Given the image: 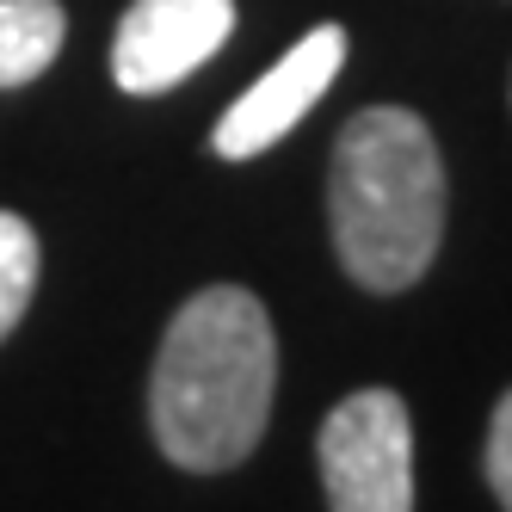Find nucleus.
<instances>
[{"label":"nucleus","mask_w":512,"mask_h":512,"mask_svg":"<svg viewBox=\"0 0 512 512\" xmlns=\"http://www.w3.org/2000/svg\"><path fill=\"white\" fill-rule=\"evenodd\" d=\"M62 7L56 0H0V87L38 81L62 50Z\"/></svg>","instance_id":"6"},{"label":"nucleus","mask_w":512,"mask_h":512,"mask_svg":"<svg viewBox=\"0 0 512 512\" xmlns=\"http://www.w3.org/2000/svg\"><path fill=\"white\" fill-rule=\"evenodd\" d=\"M31 290H38V235H31L25 216L0 210V340L31 309Z\"/></svg>","instance_id":"7"},{"label":"nucleus","mask_w":512,"mask_h":512,"mask_svg":"<svg viewBox=\"0 0 512 512\" xmlns=\"http://www.w3.org/2000/svg\"><path fill=\"white\" fill-rule=\"evenodd\" d=\"M235 0H130L112 38V81L136 99L167 93L229 44Z\"/></svg>","instance_id":"4"},{"label":"nucleus","mask_w":512,"mask_h":512,"mask_svg":"<svg viewBox=\"0 0 512 512\" xmlns=\"http://www.w3.org/2000/svg\"><path fill=\"white\" fill-rule=\"evenodd\" d=\"M340 62H346V31L340 25H315L297 50H290L284 62H272L266 75L223 112V124H216V136H210L216 155L223 161H253V155H266L272 142H284L315 112V99L334 87Z\"/></svg>","instance_id":"5"},{"label":"nucleus","mask_w":512,"mask_h":512,"mask_svg":"<svg viewBox=\"0 0 512 512\" xmlns=\"http://www.w3.org/2000/svg\"><path fill=\"white\" fill-rule=\"evenodd\" d=\"M315 457L334 512H414V426L395 389L346 395L327 414Z\"/></svg>","instance_id":"3"},{"label":"nucleus","mask_w":512,"mask_h":512,"mask_svg":"<svg viewBox=\"0 0 512 512\" xmlns=\"http://www.w3.org/2000/svg\"><path fill=\"white\" fill-rule=\"evenodd\" d=\"M272 389H278V340L260 297L241 284H210L161 334L149 377L155 445L179 469L198 475L235 469L266 438Z\"/></svg>","instance_id":"1"},{"label":"nucleus","mask_w":512,"mask_h":512,"mask_svg":"<svg viewBox=\"0 0 512 512\" xmlns=\"http://www.w3.org/2000/svg\"><path fill=\"white\" fill-rule=\"evenodd\" d=\"M327 223L364 290H408L445 241V161L420 112L371 105L334 142Z\"/></svg>","instance_id":"2"},{"label":"nucleus","mask_w":512,"mask_h":512,"mask_svg":"<svg viewBox=\"0 0 512 512\" xmlns=\"http://www.w3.org/2000/svg\"><path fill=\"white\" fill-rule=\"evenodd\" d=\"M488 488H494V500L512 512V389L500 395L494 426H488Z\"/></svg>","instance_id":"8"}]
</instances>
